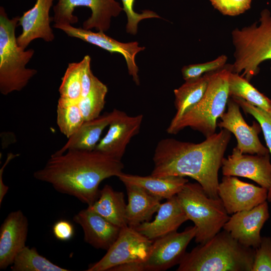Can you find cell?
<instances>
[{"label": "cell", "mask_w": 271, "mask_h": 271, "mask_svg": "<svg viewBox=\"0 0 271 271\" xmlns=\"http://www.w3.org/2000/svg\"><path fill=\"white\" fill-rule=\"evenodd\" d=\"M206 138L198 144L171 138L161 140L155 149L151 175L191 177L209 197L219 198L218 171L231 132L223 128Z\"/></svg>", "instance_id": "6da1fadb"}, {"label": "cell", "mask_w": 271, "mask_h": 271, "mask_svg": "<svg viewBox=\"0 0 271 271\" xmlns=\"http://www.w3.org/2000/svg\"><path fill=\"white\" fill-rule=\"evenodd\" d=\"M123 168L121 160L98 151L69 150L62 154H52L33 176L89 206L99 196L100 183L111 177H118Z\"/></svg>", "instance_id": "7a4b0ae2"}, {"label": "cell", "mask_w": 271, "mask_h": 271, "mask_svg": "<svg viewBox=\"0 0 271 271\" xmlns=\"http://www.w3.org/2000/svg\"><path fill=\"white\" fill-rule=\"evenodd\" d=\"M254 254L223 229L186 252L177 271H252Z\"/></svg>", "instance_id": "3957f363"}, {"label": "cell", "mask_w": 271, "mask_h": 271, "mask_svg": "<svg viewBox=\"0 0 271 271\" xmlns=\"http://www.w3.org/2000/svg\"><path fill=\"white\" fill-rule=\"evenodd\" d=\"M232 65L209 73V82L200 101L186 112L177 124L167 129L176 134L186 127L201 132L206 138L215 133L217 120L224 113L229 97L228 79Z\"/></svg>", "instance_id": "277c9868"}, {"label": "cell", "mask_w": 271, "mask_h": 271, "mask_svg": "<svg viewBox=\"0 0 271 271\" xmlns=\"http://www.w3.org/2000/svg\"><path fill=\"white\" fill-rule=\"evenodd\" d=\"M19 17L11 19L4 8L0 7V92L7 95L22 90L37 71L26 65L35 51L20 47L15 34Z\"/></svg>", "instance_id": "5b68a950"}, {"label": "cell", "mask_w": 271, "mask_h": 271, "mask_svg": "<svg viewBox=\"0 0 271 271\" xmlns=\"http://www.w3.org/2000/svg\"><path fill=\"white\" fill-rule=\"evenodd\" d=\"M235 48L232 72L239 74L249 81L259 71V65L271 60V13L267 9L260 13L257 22L231 33Z\"/></svg>", "instance_id": "8992f818"}, {"label": "cell", "mask_w": 271, "mask_h": 271, "mask_svg": "<svg viewBox=\"0 0 271 271\" xmlns=\"http://www.w3.org/2000/svg\"><path fill=\"white\" fill-rule=\"evenodd\" d=\"M176 196L188 220L196 228L197 243H205L214 236L229 218L220 198L209 197L198 182H187Z\"/></svg>", "instance_id": "52a82bcc"}, {"label": "cell", "mask_w": 271, "mask_h": 271, "mask_svg": "<svg viewBox=\"0 0 271 271\" xmlns=\"http://www.w3.org/2000/svg\"><path fill=\"white\" fill-rule=\"evenodd\" d=\"M153 242L133 227L121 228L118 236L106 254L90 264L86 270L109 271L120 264L144 262L150 254Z\"/></svg>", "instance_id": "ba28073f"}, {"label": "cell", "mask_w": 271, "mask_h": 271, "mask_svg": "<svg viewBox=\"0 0 271 271\" xmlns=\"http://www.w3.org/2000/svg\"><path fill=\"white\" fill-rule=\"evenodd\" d=\"M53 6L52 21L56 24L73 25L78 18L73 15L75 9L86 7L91 11V16L85 21L82 28L90 30L95 28L98 31H107L112 17L118 16L123 11L120 4L115 0H56Z\"/></svg>", "instance_id": "9c48e42d"}, {"label": "cell", "mask_w": 271, "mask_h": 271, "mask_svg": "<svg viewBox=\"0 0 271 271\" xmlns=\"http://www.w3.org/2000/svg\"><path fill=\"white\" fill-rule=\"evenodd\" d=\"M196 231L194 225L154 240L148 258L140 263L142 271H163L179 264Z\"/></svg>", "instance_id": "30bf717a"}, {"label": "cell", "mask_w": 271, "mask_h": 271, "mask_svg": "<svg viewBox=\"0 0 271 271\" xmlns=\"http://www.w3.org/2000/svg\"><path fill=\"white\" fill-rule=\"evenodd\" d=\"M53 27L62 30L69 37L81 39L111 53L121 54L125 60L129 74L132 77L134 83L140 85L139 68L135 59L137 53L144 51L145 47L139 46L138 42L121 43L106 35L103 32H93L71 25L55 24Z\"/></svg>", "instance_id": "8fae6325"}, {"label": "cell", "mask_w": 271, "mask_h": 271, "mask_svg": "<svg viewBox=\"0 0 271 271\" xmlns=\"http://www.w3.org/2000/svg\"><path fill=\"white\" fill-rule=\"evenodd\" d=\"M227 110L221 115L217 125L233 133L237 140L236 148L243 154H270L268 148L261 144L258 135L261 130L259 124L253 122L249 125L243 119L240 106L231 96L227 102Z\"/></svg>", "instance_id": "7c38bea8"}, {"label": "cell", "mask_w": 271, "mask_h": 271, "mask_svg": "<svg viewBox=\"0 0 271 271\" xmlns=\"http://www.w3.org/2000/svg\"><path fill=\"white\" fill-rule=\"evenodd\" d=\"M268 190L243 182L235 176H224L218 194L228 214L251 209L265 201Z\"/></svg>", "instance_id": "4fadbf2b"}, {"label": "cell", "mask_w": 271, "mask_h": 271, "mask_svg": "<svg viewBox=\"0 0 271 271\" xmlns=\"http://www.w3.org/2000/svg\"><path fill=\"white\" fill-rule=\"evenodd\" d=\"M221 167L223 176L247 178L267 190L271 185L270 154L247 155L235 147Z\"/></svg>", "instance_id": "5bb4252c"}, {"label": "cell", "mask_w": 271, "mask_h": 271, "mask_svg": "<svg viewBox=\"0 0 271 271\" xmlns=\"http://www.w3.org/2000/svg\"><path fill=\"white\" fill-rule=\"evenodd\" d=\"M269 217L268 205L265 201L251 209L233 214L223 229L241 244L255 249L260 244V231Z\"/></svg>", "instance_id": "9a60e30c"}, {"label": "cell", "mask_w": 271, "mask_h": 271, "mask_svg": "<svg viewBox=\"0 0 271 271\" xmlns=\"http://www.w3.org/2000/svg\"><path fill=\"white\" fill-rule=\"evenodd\" d=\"M113 110L114 115L109 125L107 132L94 150L121 160L127 145L132 138L139 132L143 115L131 116L123 111Z\"/></svg>", "instance_id": "2e32d148"}, {"label": "cell", "mask_w": 271, "mask_h": 271, "mask_svg": "<svg viewBox=\"0 0 271 271\" xmlns=\"http://www.w3.org/2000/svg\"><path fill=\"white\" fill-rule=\"evenodd\" d=\"M54 0H36L34 6L19 17L18 25L22 33L17 38L18 45L24 49L36 39L50 42L55 39L49 13Z\"/></svg>", "instance_id": "e0dca14e"}, {"label": "cell", "mask_w": 271, "mask_h": 271, "mask_svg": "<svg viewBox=\"0 0 271 271\" xmlns=\"http://www.w3.org/2000/svg\"><path fill=\"white\" fill-rule=\"evenodd\" d=\"M28 231V221L23 212L10 213L0 228V269L12 264L18 254L25 246Z\"/></svg>", "instance_id": "ac0fdd59"}, {"label": "cell", "mask_w": 271, "mask_h": 271, "mask_svg": "<svg viewBox=\"0 0 271 271\" xmlns=\"http://www.w3.org/2000/svg\"><path fill=\"white\" fill-rule=\"evenodd\" d=\"M73 219L82 227L84 241L98 249L107 250L121 229L88 207L75 214Z\"/></svg>", "instance_id": "d6986e66"}, {"label": "cell", "mask_w": 271, "mask_h": 271, "mask_svg": "<svg viewBox=\"0 0 271 271\" xmlns=\"http://www.w3.org/2000/svg\"><path fill=\"white\" fill-rule=\"evenodd\" d=\"M187 220L176 195L161 204L154 220L142 223L134 228L149 239L154 240L177 231Z\"/></svg>", "instance_id": "ffe728a7"}, {"label": "cell", "mask_w": 271, "mask_h": 271, "mask_svg": "<svg viewBox=\"0 0 271 271\" xmlns=\"http://www.w3.org/2000/svg\"><path fill=\"white\" fill-rule=\"evenodd\" d=\"M128 197L126 220L128 226L135 228L142 223L150 221L157 212L161 199L144 188L133 184H124Z\"/></svg>", "instance_id": "44dd1931"}, {"label": "cell", "mask_w": 271, "mask_h": 271, "mask_svg": "<svg viewBox=\"0 0 271 271\" xmlns=\"http://www.w3.org/2000/svg\"><path fill=\"white\" fill-rule=\"evenodd\" d=\"M114 115L113 110L95 119L84 121L77 131L68 139L65 144L54 154H62L69 150H94L102 131L109 125Z\"/></svg>", "instance_id": "7402d4cb"}, {"label": "cell", "mask_w": 271, "mask_h": 271, "mask_svg": "<svg viewBox=\"0 0 271 271\" xmlns=\"http://www.w3.org/2000/svg\"><path fill=\"white\" fill-rule=\"evenodd\" d=\"M118 178L124 184L139 186L161 200H167L176 196L188 182L185 177L175 176H141L122 173Z\"/></svg>", "instance_id": "603a6c76"}, {"label": "cell", "mask_w": 271, "mask_h": 271, "mask_svg": "<svg viewBox=\"0 0 271 271\" xmlns=\"http://www.w3.org/2000/svg\"><path fill=\"white\" fill-rule=\"evenodd\" d=\"M88 207L120 228L128 226L124 194L114 190L109 185H104L100 190L97 200Z\"/></svg>", "instance_id": "cb8c5ba5"}, {"label": "cell", "mask_w": 271, "mask_h": 271, "mask_svg": "<svg viewBox=\"0 0 271 271\" xmlns=\"http://www.w3.org/2000/svg\"><path fill=\"white\" fill-rule=\"evenodd\" d=\"M208 82L209 73L198 78L185 81L180 87L174 90V103L177 111L167 129L173 127L186 112L200 101Z\"/></svg>", "instance_id": "d4e9b609"}, {"label": "cell", "mask_w": 271, "mask_h": 271, "mask_svg": "<svg viewBox=\"0 0 271 271\" xmlns=\"http://www.w3.org/2000/svg\"><path fill=\"white\" fill-rule=\"evenodd\" d=\"M229 96L241 98L265 111L271 117V100L238 73L231 72L228 79Z\"/></svg>", "instance_id": "484cf974"}, {"label": "cell", "mask_w": 271, "mask_h": 271, "mask_svg": "<svg viewBox=\"0 0 271 271\" xmlns=\"http://www.w3.org/2000/svg\"><path fill=\"white\" fill-rule=\"evenodd\" d=\"M13 271H68L40 255L35 247L26 245L16 255L11 266Z\"/></svg>", "instance_id": "4316f807"}, {"label": "cell", "mask_w": 271, "mask_h": 271, "mask_svg": "<svg viewBox=\"0 0 271 271\" xmlns=\"http://www.w3.org/2000/svg\"><path fill=\"white\" fill-rule=\"evenodd\" d=\"M84 121L77 102L59 98L57 107V124L62 133L68 139Z\"/></svg>", "instance_id": "83f0119b"}, {"label": "cell", "mask_w": 271, "mask_h": 271, "mask_svg": "<svg viewBox=\"0 0 271 271\" xmlns=\"http://www.w3.org/2000/svg\"><path fill=\"white\" fill-rule=\"evenodd\" d=\"M107 91V86L95 77L89 92L85 96L81 97L78 102L85 121L92 120L100 116L105 105Z\"/></svg>", "instance_id": "f1b7e54d"}, {"label": "cell", "mask_w": 271, "mask_h": 271, "mask_svg": "<svg viewBox=\"0 0 271 271\" xmlns=\"http://www.w3.org/2000/svg\"><path fill=\"white\" fill-rule=\"evenodd\" d=\"M82 62L69 63L59 88L60 97L78 102L82 96Z\"/></svg>", "instance_id": "f546056e"}, {"label": "cell", "mask_w": 271, "mask_h": 271, "mask_svg": "<svg viewBox=\"0 0 271 271\" xmlns=\"http://www.w3.org/2000/svg\"><path fill=\"white\" fill-rule=\"evenodd\" d=\"M231 97L245 113L253 116L258 122L271 157V117L265 111L253 105L244 99L236 96Z\"/></svg>", "instance_id": "4dcf8cb0"}, {"label": "cell", "mask_w": 271, "mask_h": 271, "mask_svg": "<svg viewBox=\"0 0 271 271\" xmlns=\"http://www.w3.org/2000/svg\"><path fill=\"white\" fill-rule=\"evenodd\" d=\"M227 60V56L222 55L211 61L185 66L182 69L183 79L185 81L193 80L206 73L216 71L223 67Z\"/></svg>", "instance_id": "1f68e13d"}, {"label": "cell", "mask_w": 271, "mask_h": 271, "mask_svg": "<svg viewBox=\"0 0 271 271\" xmlns=\"http://www.w3.org/2000/svg\"><path fill=\"white\" fill-rule=\"evenodd\" d=\"M121 1L123 5V11L127 16L126 31L130 34H137L138 24L141 20L150 18H161L157 13L149 10H144L142 13H136L133 9L136 0Z\"/></svg>", "instance_id": "d6a6232c"}, {"label": "cell", "mask_w": 271, "mask_h": 271, "mask_svg": "<svg viewBox=\"0 0 271 271\" xmlns=\"http://www.w3.org/2000/svg\"><path fill=\"white\" fill-rule=\"evenodd\" d=\"M252 271H271V237H261L260 245L255 249Z\"/></svg>", "instance_id": "836d02e7"}, {"label": "cell", "mask_w": 271, "mask_h": 271, "mask_svg": "<svg viewBox=\"0 0 271 271\" xmlns=\"http://www.w3.org/2000/svg\"><path fill=\"white\" fill-rule=\"evenodd\" d=\"M223 15L230 16L242 14L250 7L251 0H210Z\"/></svg>", "instance_id": "e575fe53"}, {"label": "cell", "mask_w": 271, "mask_h": 271, "mask_svg": "<svg viewBox=\"0 0 271 271\" xmlns=\"http://www.w3.org/2000/svg\"><path fill=\"white\" fill-rule=\"evenodd\" d=\"M81 86L82 96L84 97L90 91L95 76L93 74L91 68V58L89 55H86L81 60Z\"/></svg>", "instance_id": "d590c367"}, {"label": "cell", "mask_w": 271, "mask_h": 271, "mask_svg": "<svg viewBox=\"0 0 271 271\" xmlns=\"http://www.w3.org/2000/svg\"><path fill=\"white\" fill-rule=\"evenodd\" d=\"M54 236L61 241L71 239L74 234L73 224L66 220H60L56 222L52 228Z\"/></svg>", "instance_id": "8d00e7d4"}, {"label": "cell", "mask_w": 271, "mask_h": 271, "mask_svg": "<svg viewBox=\"0 0 271 271\" xmlns=\"http://www.w3.org/2000/svg\"><path fill=\"white\" fill-rule=\"evenodd\" d=\"M18 156V154H14L12 153H9L5 162L0 169V205H1L4 198L9 190L8 186L6 185L3 182V176L4 170L11 161Z\"/></svg>", "instance_id": "74e56055"}, {"label": "cell", "mask_w": 271, "mask_h": 271, "mask_svg": "<svg viewBox=\"0 0 271 271\" xmlns=\"http://www.w3.org/2000/svg\"><path fill=\"white\" fill-rule=\"evenodd\" d=\"M267 200L269 202H271V185H270L269 189L268 190Z\"/></svg>", "instance_id": "f35d334b"}]
</instances>
